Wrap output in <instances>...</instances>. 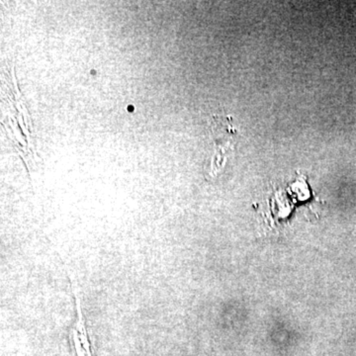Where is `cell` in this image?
I'll list each match as a JSON object with an SVG mask.
<instances>
[{
  "instance_id": "obj_1",
  "label": "cell",
  "mask_w": 356,
  "mask_h": 356,
  "mask_svg": "<svg viewBox=\"0 0 356 356\" xmlns=\"http://www.w3.org/2000/svg\"><path fill=\"white\" fill-rule=\"evenodd\" d=\"M70 278V288L74 299V309H76V318L70 327L69 341L74 356H93L92 346H91L90 337H89L88 325H86V316H84L83 302H81V293L76 278L67 270Z\"/></svg>"
},
{
  "instance_id": "obj_2",
  "label": "cell",
  "mask_w": 356,
  "mask_h": 356,
  "mask_svg": "<svg viewBox=\"0 0 356 356\" xmlns=\"http://www.w3.org/2000/svg\"><path fill=\"white\" fill-rule=\"evenodd\" d=\"M236 131L232 127L231 122L224 117H214L212 122V136L216 146V159L213 161V166L220 168L222 156L228 153L229 147H233V138Z\"/></svg>"
}]
</instances>
